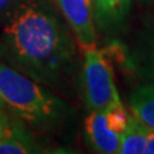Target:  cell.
<instances>
[{
    "label": "cell",
    "mask_w": 154,
    "mask_h": 154,
    "mask_svg": "<svg viewBox=\"0 0 154 154\" xmlns=\"http://www.w3.org/2000/svg\"><path fill=\"white\" fill-rule=\"evenodd\" d=\"M82 85L86 104L91 110H107L122 104L112 64L104 50H85Z\"/></svg>",
    "instance_id": "3"
},
{
    "label": "cell",
    "mask_w": 154,
    "mask_h": 154,
    "mask_svg": "<svg viewBox=\"0 0 154 154\" xmlns=\"http://www.w3.org/2000/svg\"><path fill=\"white\" fill-rule=\"evenodd\" d=\"M131 0H93L95 16L100 26L118 22L130 7Z\"/></svg>",
    "instance_id": "9"
},
{
    "label": "cell",
    "mask_w": 154,
    "mask_h": 154,
    "mask_svg": "<svg viewBox=\"0 0 154 154\" xmlns=\"http://www.w3.org/2000/svg\"><path fill=\"white\" fill-rule=\"evenodd\" d=\"M134 117L150 131H154V84L137 88L130 98Z\"/></svg>",
    "instance_id": "7"
},
{
    "label": "cell",
    "mask_w": 154,
    "mask_h": 154,
    "mask_svg": "<svg viewBox=\"0 0 154 154\" xmlns=\"http://www.w3.org/2000/svg\"><path fill=\"white\" fill-rule=\"evenodd\" d=\"M149 130L135 117H130L127 128L123 134L119 153L121 154H141L145 149Z\"/></svg>",
    "instance_id": "8"
},
{
    "label": "cell",
    "mask_w": 154,
    "mask_h": 154,
    "mask_svg": "<svg viewBox=\"0 0 154 154\" xmlns=\"http://www.w3.org/2000/svg\"><path fill=\"white\" fill-rule=\"evenodd\" d=\"M128 121L130 116L122 104L107 110H91L85 128L93 148L104 154L119 153Z\"/></svg>",
    "instance_id": "4"
},
{
    "label": "cell",
    "mask_w": 154,
    "mask_h": 154,
    "mask_svg": "<svg viewBox=\"0 0 154 154\" xmlns=\"http://www.w3.org/2000/svg\"><path fill=\"white\" fill-rule=\"evenodd\" d=\"M19 4V0H0V21L8 19Z\"/></svg>",
    "instance_id": "10"
},
{
    "label": "cell",
    "mask_w": 154,
    "mask_h": 154,
    "mask_svg": "<svg viewBox=\"0 0 154 154\" xmlns=\"http://www.w3.org/2000/svg\"><path fill=\"white\" fill-rule=\"evenodd\" d=\"M73 57V42L38 0L17 7L0 37V59L38 84L58 80Z\"/></svg>",
    "instance_id": "1"
},
{
    "label": "cell",
    "mask_w": 154,
    "mask_h": 154,
    "mask_svg": "<svg viewBox=\"0 0 154 154\" xmlns=\"http://www.w3.org/2000/svg\"><path fill=\"white\" fill-rule=\"evenodd\" d=\"M84 50L96 46V32L91 0H57Z\"/></svg>",
    "instance_id": "5"
},
{
    "label": "cell",
    "mask_w": 154,
    "mask_h": 154,
    "mask_svg": "<svg viewBox=\"0 0 154 154\" xmlns=\"http://www.w3.org/2000/svg\"><path fill=\"white\" fill-rule=\"evenodd\" d=\"M42 152L25 121L12 118L5 135L0 139V154H28Z\"/></svg>",
    "instance_id": "6"
},
{
    "label": "cell",
    "mask_w": 154,
    "mask_h": 154,
    "mask_svg": "<svg viewBox=\"0 0 154 154\" xmlns=\"http://www.w3.org/2000/svg\"><path fill=\"white\" fill-rule=\"evenodd\" d=\"M144 154H154V131H150V130L148 131Z\"/></svg>",
    "instance_id": "12"
},
{
    "label": "cell",
    "mask_w": 154,
    "mask_h": 154,
    "mask_svg": "<svg viewBox=\"0 0 154 154\" xmlns=\"http://www.w3.org/2000/svg\"><path fill=\"white\" fill-rule=\"evenodd\" d=\"M11 121L12 118L9 117L8 109L4 107V104L0 100V139L5 135L7 130L9 128V125H11Z\"/></svg>",
    "instance_id": "11"
},
{
    "label": "cell",
    "mask_w": 154,
    "mask_h": 154,
    "mask_svg": "<svg viewBox=\"0 0 154 154\" xmlns=\"http://www.w3.org/2000/svg\"><path fill=\"white\" fill-rule=\"evenodd\" d=\"M0 100L13 117L38 127L54 125L66 110V105L55 95L2 59Z\"/></svg>",
    "instance_id": "2"
}]
</instances>
